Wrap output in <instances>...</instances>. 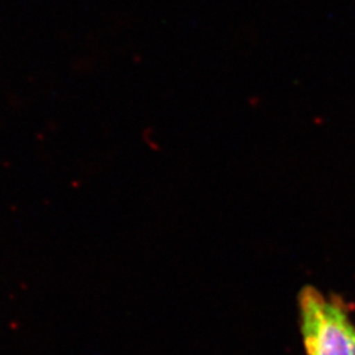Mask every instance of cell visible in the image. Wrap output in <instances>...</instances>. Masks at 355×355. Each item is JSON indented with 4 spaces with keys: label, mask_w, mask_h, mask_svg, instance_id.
<instances>
[{
    "label": "cell",
    "mask_w": 355,
    "mask_h": 355,
    "mask_svg": "<svg viewBox=\"0 0 355 355\" xmlns=\"http://www.w3.org/2000/svg\"><path fill=\"white\" fill-rule=\"evenodd\" d=\"M297 306L305 355H355V322L340 296L304 286Z\"/></svg>",
    "instance_id": "obj_1"
}]
</instances>
